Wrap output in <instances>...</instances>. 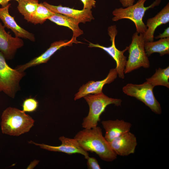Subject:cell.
<instances>
[{"label": "cell", "instance_id": "cell-1", "mask_svg": "<svg viewBox=\"0 0 169 169\" xmlns=\"http://www.w3.org/2000/svg\"><path fill=\"white\" fill-rule=\"evenodd\" d=\"M74 138L83 150L95 153L103 161L110 162L116 158L117 155L103 136L102 129L99 126L84 128L79 131Z\"/></svg>", "mask_w": 169, "mask_h": 169}, {"label": "cell", "instance_id": "cell-2", "mask_svg": "<svg viewBox=\"0 0 169 169\" xmlns=\"http://www.w3.org/2000/svg\"><path fill=\"white\" fill-rule=\"evenodd\" d=\"M34 120L22 110L9 107L2 113L1 127L3 134L19 136L29 132L33 126Z\"/></svg>", "mask_w": 169, "mask_h": 169}, {"label": "cell", "instance_id": "cell-3", "mask_svg": "<svg viewBox=\"0 0 169 169\" xmlns=\"http://www.w3.org/2000/svg\"><path fill=\"white\" fill-rule=\"evenodd\" d=\"M83 97L89 107L88 114L84 118L82 123V127L85 129H91L97 126L100 120V116L108 105L114 104L117 106H120L122 102L120 99L109 97L103 92L90 94Z\"/></svg>", "mask_w": 169, "mask_h": 169}, {"label": "cell", "instance_id": "cell-4", "mask_svg": "<svg viewBox=\"0 0 169 169\" xmlns=\"http://www.w3.org/2000/svg\"><path fill=\"white\" fill-rule=\"evenodd\" d=\"M146 0H138L131 6L125 8L115 9L112 12L114 16L112 18V21H117L123 19H129L134 23L136 32L139 34H144L147 29V27L143 20L145 12L150 8L158 6L161 2V0H155L150 5L145 7L144 4Z\"/></svg>", "mask_w": 169, "mask_h": 169}, {"label": "cell", "instance_id": "cell-5", "mask_svg": "<svg viewBox=\"0 0 169 169\" xmlns=\"http://www.w3.org/2000/svg\"><path fill=\"white\" fill-rule=\"evenodd\" d=\"M0 51V93L3 92L14 98L20 90L19 83L26 74L10 67Z\"/></svg>", "mask_w": 169, "mask_h": 169}, {"label": "cell", "instance_id": "cell-6", "mask_svg": "<svg viewBox=\"0 0 169 169\" xmlns=\"http://www.w3.org/2000/svg\"><path fill=\"white\" fill-rule=\"evenodd\" d=\"M143 34L137 32L132 37L131 44L128 46L129 53L124 72L125 74L143 67L148 68L150 67V62L145 49Z\"/></svg>", "mask_w": 169, "mask_h": 169}, {"label": "cell", "instance_id": "cell-7", "mask_svg": "<svg viewBox=\"0 0 169 169\" xmlns=\"http://www.w3.org/2000/svg\"><path fill=\"white\" fill-rule=\"evenodd\" d=\"M154 88L146 81L141 84H128L123 87L122 91L127 95L135 97L143 102L154 113L160 115L162 112L161 108L154 96Z\"/></svg>", "mask_w": 169, "mask_h": 169}, {"label": "cell", "instance_id": "cell-8", "mask_svg": "<svg viewBox=\"0 0 169 169\" xmlns=\"http://www.w3.org/2000/svg\"><path fill=\"white\" fill-rule=\"evenodd\" d=\"M108 32L111 42L110 46L106 47L98 44H95L90 42L89 47L101 49L110 56L116 62V67L115 68L119 77L123 79L125 77L124 71L127 61L126 57L124 55V53L128 50V46L122 51L116 48L115 39L118 33V31L115 25L109 26L108 28Z\"/></svg>", "mask_w": 169, "mask_h": 169}, {"label": "cell", "instance_id": "cell-9", "mask_svg": "<svg viewBox=\"0 0 169 169\" xmlns=\"http://www.w3.org/2000/svg\"><path fill=\"white\" fill-rule=\"evenodd\" d=\"M59 139L61 141V144L57 146L49 145L44 143L39 144L32 141H29L28 143L49 151L61 152L69 155L80 154L84 156L86 159L89 156L88 152L84 151L80 146L77 141L74 138H71L62 136Z\"/></svg>", "mask_w": 169, "mask_h": 169}, {"label": "cell", "instance_id": "cell-10", "mask_svg": "<svg viewBox=\"0 0 169 169\" xmlns=\"http://www.w3.org/2000/svg\"><path fill=\"white\" fill-rule=\"evenodd\" d=\"M5 27L0 22V51L6 60H12L17 50L23 46L24 42L21 38L13 37L8 33Z\"/></svg>", "mask_w": 169, "mask_h": 169}, {"label": "cell", "instance_id": "cell-11", "mask_svg": "<svg viewBox=\"0 0 169 169\" xmlns=\"http://www.w3.org/2000/svg\"><path fill=\"white\" fill-rule=\"evenodd\" d=\"M117 155L128 156L135 152L137 145L135 136L130 131L125 133L109 142Z\"/></svg>", "mask_w": 169, "mask_h": 169}, {"label": "cell", "instance_id": "cell-12", "mask_svg": "<svg viewBox=\"0 0 169 169\" xmlns=\"http://www.w3.org/2000/svg\"><path fill=\"white\" fill-rule=\"evenodd\" d=\"M73 43L76 42L72 38L69 41L61 40L54 42L51 44L48 49L40 55L24 64L18 65L15 69L19 71L24 72L28 68L46 63L57 50L62 47L71 46Z\"/></svg>", "mask_w": 169, "mask_h": 169}, {"label": "cell", "instance_id": "cell-13", "mask_svg": "<svg viewBox=\"0 0 169 169\" xmlns=\"http://www.w3.org/2000/svg\"><path fill=\"white\" fill-rule=\"evenodd\" d=\"M118 74L115 68L111 69L107 77L104 79L96 81H91L83 85L75 95V100L90 95L102 92L103 86L112 82L117 77Z\"/></svg>", "mask_w": 169, "mask_h": 169}, {"label": "cell", "instance_id": "cell-14", "mask_svg": "<svg viewBox=\"0 0 169 169\" xmlns=\"http://www.w3.org/2000/svg\"><path fill=\"white\" fill-rule=\"evenodd\" d=\"M11 4L8 3L6 6L0 7V19L5 27L11 29L14 33L15 37L28 39L34 42V35L22 28L17 23L14 18L11 16L9 12Z\"/></svg>", "mask_w": 169, "mask_h": 169}, {"label": "cell", "instance_id": "cell-15", "mask_svg": "<svg viewBox=\"0 0 169 169\" xmlns=\"http://www.w3.org/2000/svg\"><path fill=\"white\" fill-rule=\"evenodd\" d=\"M43 5L54 13L61 14L78 20L79 23H85L94 19L92 11L89 9H83L82 10L75 9L69 7H63L61 5L54 6L46 2Z\"/></svg>", "mask_w": 169, "mask_h": 169}, {"label": "cell", "instance_id": "cell-16", "mask_svg": "<svg viewBox=\"0 0 169 169\" xmlns=\"http://www.w3.org/2000/svg\"><path fill=\"white\" fill-rule=\"evenodd\" d=\"M101 124L105 131L104 137L109 142L122 134L130 131L131 124L123 120H103Z\"/></svg>", "mask_w": 169, "mask_h": 169}, {"label": "cell", "instance_id": "cell-17", "mask_svg": "<svg viewBox=\"0 0 169 169\" xmlns=\"http://www.w3.org/2000/svg\"><path fill=\"white\" fill-rule=\"evenodd\" d=\"M169 22V3L166 5L154 17L147 20V29L143 34L145 42L154 41V33L157 28Z\"/></svg>", "mask_w": 169, "mask_h": 169}, {"label": "cell", "instance_id": "cell-18", "mask_svg": "<svg viewBox=\"0 0 169 169\" xmlns=\"http://www.w3.org/2000/svg\"><path fill=\"white\" fill-rule=\"evenodd\" d=\"M48 19L57 25L68 27L73 31L72 38L77 43L76 38L83 33L79 28V22L73 18L59 13H55Z\"/></svg>", "mask_w": 169, "mask_h": 169}, {"label": "cell", "instance_id": "cell-19", "mask_svg": "<svg viewBox=\"0 0 169 169\" xmlns=\"http://www.w3.org/2000/svg\"><path fill=\"white\" fill-rule=\"evenodd\" d=\"M144 48L148 57L152 54L158 53L160 56L169 54V37L160 38L156 41L145 42Z\"/></svg>", "mask_w": 169, "mask_h": 169}, {"label": "cell", "instance_id": "cell-20", "mask_svg": "<svg viewBox=\"0 0 169 169\" xmlns=\"http://www.w3.org/2000/svg\"><path fill=\"white\" fill-rule=\"evenodd\" d=\"M169 67L165 69L159 68L156 70L155 73L150 77L146 78V81L154 87L163 86L169 88Z\"/></svg>", "mask_w": 169, "mask_h": 169}, {"label": "cell", "instance_id": "cell-21", "mask_svg": "<svg viewBox=\"0 0 169 169\" xmlns=\"http://www.w3.org/2000/svg\"><path fill=\"white\" fill-rule=\"evenodd\" d=\"M17 7L19 12L24 19L30 22L32 16L37 8L38 0H18Z\"/></svg>", "mask_w": 169, "mask_h": 169}, {"label": "cell", "instance_id": "cell-22", "mask_svg": "<svg viewBox=\"0 0 169 169\" xmlns=\"http://www.w3.org/2000/svg\"><path fill=\"white\" fill-rule=\"evenodd\" d=\"M54 13L43 3H40L33 13L30 22L34 24H42Z\"/></svg>", "mask_w": 169, "mask_h": 169}, {"label": "cell", "instance_id": "cell-23", "mask_svg": "<svg viewBox=\"0 0 169 169\" xmlns=\"http://www.w3.org/2000/svg\"><path fill=\"white\" fill-rule=\"evenodd\" d=\"M22 110L25 112H33L38 106V101L34 98L29 97L25 99L22 104Z\"/></svg>", "mask_w": 169, "mask_h": 169}, {"label": "cell", "instance_id": "cell-24", "mask_svg": "<svg viewBox=\"0 0 169 169\" xmlns=\"http://www.w3.org/2000/svg\"><path fill=\"white\" fill-rule=\"evenodd\" d=\"M87 164L88 169H101L97 160L94 157H89L87 159Z\"/></svg>", "mask_w": 169, "mask_h": 169}, {"label": "cell", "instance_id": "cell-25", "mask_svg": "<svg viewBox=\"0 0 169 169\" xmlns=\"http://www.w3.org/2000/svg\"><path fill=\"white\" fill-rule=\"evenodd\" d=\"M83 3L84 9L91 10L95 6L96 1L95 0H80Z\"/></svg>", "mask_w": 169, "mask_h": 169}, {"label": "cell", "instance_id": "cell-26", "mask_svg": "<svg viewBox=\"0 0 169 169\" xmlns=\"http://www.w3.org/2000/svg\"><path fill=\"white\" fill-rule=\"evenodd\" d=\"M169 37V27L166 28L163 32L159 35L154 37L156 39L163 38Z\"/></svg>", "mask_w": 169, "mask_h": 169}, {"label": "cell", "instance_id": "cell-27", "mask_svg": "<svg viewBox=\"0 0 169 169\" xmlns=\"http://www.w3.org/2000/svg\"><path fill=\"white\" fill-rule=\"evenodd\" d=\"M123 8H126L134 4L135 0H119Z\"/></svg>", "mask_w": 169, "mask_h": 169}, {"label": "cell", "instance_id": "cell-28", "mask_svg": "<svg viewBox=\"0 0 169 169\" xmlns=\"http://www.w3.org/2000/svg\"><path fill=\"white\" fill-rule=\"evenodd\" d=\"M39 162V161L38 160H34L31 162L30 165L28 166L27 169H32Z\"/></svg>", "mask_w": 169, "mask_h": 169}, {"label": "cell", "instance_id": "cell-29", "mask_svg": "<svg viewBox=\"0 0 169 169\" xmlns=\"http://www.w3.org/2000/svg\"><path fill=\"white\" fill-rule=\"evenodd\" d=\"M12 0H0V5H1L2 7H3L7 6L9 3L8 2ZM18 1V0H14Z\"/></svg>", "mask_w": 169, "mask_h": 169}]
</instances>
